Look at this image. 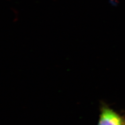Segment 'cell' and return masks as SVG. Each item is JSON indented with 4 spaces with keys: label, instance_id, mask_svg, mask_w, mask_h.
Listing matches in <instances>:
<instances>
[{
    "label": "cell",
    "instance_id": "obj_1",
    "mask_svg": "<svg viewBox=\"0 0 125 125\" xmlns=\"http://www.w3.org/2000/svg\"><path fill=\"white\" fill-rule=\"evenodd\" d=\"M97 125H125L124 119L114 109L103 104L100 108V114Z\"/></svg>",
    "mask_w": 125,
    "mask_h": 125
},
{
    "label": "cell",
    "instance_id": "obj_2",
    "mask_svg": "<svg viewBox=\"0 0 125 125\" xmlns=\"http://www.w3.org/2000/svg\"><path fill=\"white\" fill-rule=\"evenodd\" d=\"M124 122H125V118L124 119Z\"/></svg>",
    "mask_w": 125,
    "mask_h": 125
}]
</instances>
